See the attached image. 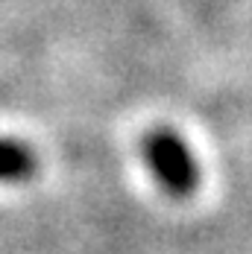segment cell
<instances>
[{"mask_svg": "<svg viewBox=\"0 0 252 254\" xmlns=\"http://www.w3.org/2000/svg\"><path fill=\"white\" fill-rule=\"evenodd\" d=\"M38 167L35 155L26 149L21 140H9V137H0V181H26L32 178Z\"/></svg>", "mask_w": 252, "mask_h": 254, "instance_id": "cell-2", "label": "cell"}, {"mask_svg": "<svg viewBox=\"0 0 252 254\" xmlns=\"http://www.w3.org/2000/svg\"><path fill=\"white\" fill-rule=\"evenodd\" d=\"M144 164L167 196L188 199L200 187V164L173 128H152L141 140Z\"/></svg>", "mask_w": 252, "mask_h": 254, "instance_id": "cell-1", "label": "cell"}]
</instances>
